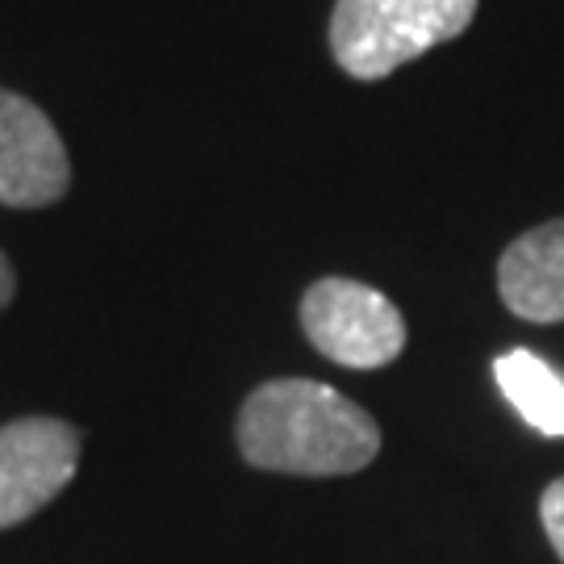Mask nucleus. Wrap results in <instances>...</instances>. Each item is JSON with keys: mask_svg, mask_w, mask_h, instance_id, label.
Masks as SVG:
<instances>
[{"mask_svg": "<svg viewBox=\"0 0 564 564\" xmlns=\"http://www.w3.org/2000/svg\"><path fill=\"white\" fill-rule=\"evenodd\" d=\"M239 452L247 464L297 477L360 473L381 452V426L351 398L323 381H268L239 410Z\"/></svg>", "mask_w": 564, "mask_h": 564, "instance_id": "nucleus-1", "label": "nucleus"}, {"mask_svg": "<svg viewBox=\"0 0 564 564\" xmlns=\"http://www.w3.org/2000/svg\"><path fill=\"white\" fill-rule=\"evenodd\" d=\"M494 381L531 431L564 440V377L535 351H506L494 360Z\"/></svg>", "mask_w": 564, "mask_h": 564, "instance_id": "nucleus-7", "label": "nucleus"}, {"mask_svg": "<svg viewBox=\"0 0 564 564\" xmlns=\"http://www.w3.org/2000/svg\"><path fill=\"white\" fill-rule=\"evenodd\" d=\"M473 18L477 0H335L330 55L351 80H384Z\"/></svg>", "mask_w": 564, "mask_h": 564, "instance_id": "nucleus-2", "label": "nucleus"}, {"mask_svg": "<svg viewBox=\"0 0 564 564\" xmlns=\"http://www.w3.org/2000/svg\"><path fill=\"white\" fill-rule=\"evenodd\" d=\"M302 326L326 360L343 368H384L402 356L405 318L381 289L347 276H326L302 297Z\"/></svg>", "mask_w": 564, "mask_h": 564, "instance_id": "nucleus-3", "label": "nucleus"}, {"mask_svg": "<svg viewBox=\"0 0 564 564\" xmlns=\"http://www.w3.org/2000/svg\"><path fill=\"white\" fill-rule=\"evenodd\" d=\"M80 468V431L59 419L0 426V531L25 523L59 498Z\"/></svg>", "mask_w": 564, "mask_h": 564, "instance_id": "nucleus-4", "label": "nucleus"}, {"mask_svg": "<svg viewBox=\"0 0 564 564\" xmlns=\"http://www.w3.org/2000/svg\"><path fill=\"white\" fill-rule=\"evenodd\" d=\"M72 184V163L55 121L34 101L0 88V205L42 209Z\"/></svg>", "mask_w": 564, "mask_h": 564, "instance_id": "nucleus-5", "label": "nucleus"}, {"mask_svg": "<svg viewBox=\"0 0 564 564\" xmlns=\"http://www.w3.org/2000/svg\"><path fill=\"white\" fill-rule=\"evenodd\" d=\"M498 293L523 323H564V218L535 226L506 247Z\"/></svg>", "mask_w": 564, "mask_h": 564, "instance_id": "nucleus-6", "label": "nucleus"}, {"mask_svg": "<svg viewBox=\"0 0 564 564\" xmlns=\"http://www.w3.org/2000/svg\"><path fill=\"white\" fill-rule=\"evenodd\" d=\"M13 293H18V276H13V268H9L4 251H0V310L13 302Z\"/></svg>", "mask_w": 564, "mask_h": 564, "instance_id": "nucleus-9", "label": "nucleus"}, {"mask_svg": "<svg viewBox=\"0 0 564 564\" xmlns=\"http://www.w3.org/2000/svg\"><path fill=\"white\" fill-rule=\"evenodd\" d=\"M540 519H544V531H547V540H552V547H556V556L564 561V477L544 489V498H540Z\"/></svg>", "mask_w": 564, "mask_h": 564, "instance_id": "nucleus-8", "label": "nucleus"}]
</instances>
